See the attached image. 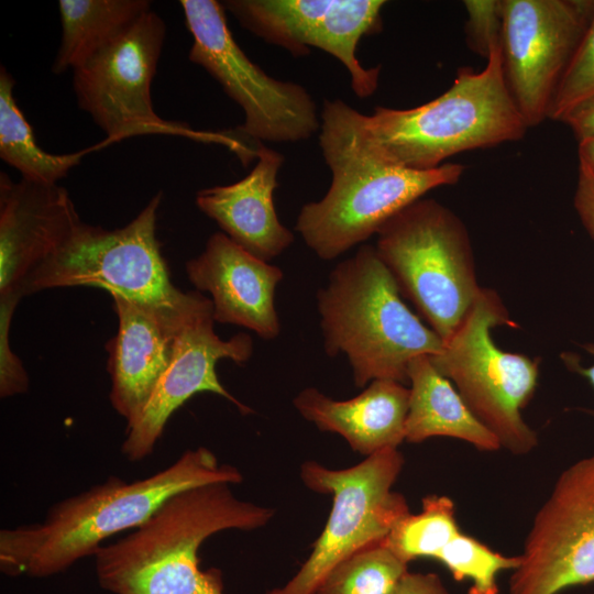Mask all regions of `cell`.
<instances>
[{
  "instance_id": "obj_1",
  "label": "cell",
  "mask_w": 594,
  "mask_h": 594,
  "mask_svg": "<svg viewBox=\"0 0 594 594\" xmlns=\"http://www.w3.org/2000/svg\"><path fill=\"white\" fill-rule=\"evenodd\" d=\"M241 471L206 447L134 481L109 476L55 503L43 520L0 531V570L9 576L47 578L95 556L111 536L145 522L175 494L210 483L240 484Z\"/></svg>"
},
{
  "instance_id": "obj_2",
  "label": "cell",
  "mask_w": 594,
  "mask_h": 594,
  "mask_svg": "<svg viewBox=\"0 0 594 594\" xmlns=\"http://www.w3.org/2000/svg\"><path fill=\"white\" fill-rule=\"evenodd\" d=\"M361 112L324 100L319 145L332 179L327 194L302 206L295 229L317 256L337 258L433 188L453 185L464 166L416 170L387 161L370 141Z\"/></svg>"
},
{
  "instance_id": "obj_3",
  "label": "cell",
  "mask_w": 594,
  "mask_h": 594,
  "mask_svg": "<svg viewBox=\"0 0 594 594\" xmlns=\"http://www.w3.org/2000/svg\"><path fill=\"white\" fill-rule=\"evenodd\" d=\"M274 515V508L237 497L228 483L187 488L97 550L98 583L112 594H223L222 572L200 568L199 548L220 531L263 528Z\"/></svg>"
},
{
  "instance_id": "obj_4",
  "label": "cell",
  "mask_w": 594,
  "mask_h": 594,
  "mask_svg": "<svg viewBox=\"0 0 594 594\" xmlns=\"http://www.w3.org/2000/svg\"><path fill=\"white\" fill-rule=\"evenodd\" d=\"M376 249L363 244L331 272L317 294L324 350L346 355L355 386L408 382L409 363L436 355L443 340L407 307Z\"/></svg>"
},
{
  "instance_id": "obj_5",
  "label": "cell",
  "mask_w": 594,
  "mask_h": 594,
  "mask_svg": "<svg viewBox=\"0 0 594 594\" xmlns=\"http://www.w3.org/2000/svg\"><path fill=\"white\" fill-rule=\"evenodd\" d=\"M376 150L399 166L430 170L459 153L520 140L528 128L506 86L499 42L481 72L460 67L451 87L410 109L363 117Z\"/></svg>"
},
{
  "instance_id": "obj_6",
  "label": "cell",
  "mask_w": 594,
  "mask_h": 594,
  "mask_svg": "<svg viewBox=\"0 0 594 594\" xmlns=\"http://www.w3.org/2000/svg\"><path fill=\"white\" fill-rule=\"evenodd\" d=\"M375 249L400 294L443 341L450 338L482 288L461 219L437 200L420 198L380 229Z\"/></svg>"
},
{
  "instance_id": "obj_7",
  "label": "cell",
  "mask_w": 594,
  "mask_h": 594,
  "mask_svg": "<svg viewBox=\"0 0 594 594\" xmlns=\"http://www.w3.org/2000/svg\"><path fill=\"white\" fill-rule=\"evenodd\" d=\"M502 324L515 326L496 292L482 287L461 324L430 360L501 447L525 455L538 446L521 410L537 387L539 366L538 361L495 344L492 330Z\"/></svg>"
},
{
  "instance_id": "obj_8",
  "label": "cell",
  "mask_w": 594,
  "mask_h": 594,
  "mask_svg": "<svg viewBox=\"0 0 594 594\" xmlns=\"http://www.w3.org/2000/svg\"><path fill=\"white\" fill-rule=\"evenodd\" d=\"M161 201L160 191L131 222L114 230L81 221L63 245L31 272L21 295L88 286L163 309L188 306L197 292L184 293L172 283L156 238Z\"/></svg>"
},
{
  "instance_id": "obj_9",
  "label": "cell",
  "mask_w": 594,
  "mask_h": 594,
  "mask_svg": "<svg viewBox=\"0 0 594 594\" xmlns=\"http://www.w3.org/2000/svg\"><path fill=\"white\" fill-rule=\"evenodd\" d=\"M404 466L397 449H385L348 469L333 470L316 461L300 466V479L315 493L332 495L327 524L298 572L266 594H311L339 563L382 543L409 508L395 491Z\"/></svg>"
},
{
  "instance_id": "obj_10",
  "label": "cell",
  "mask_w": 594,
  "mask_h": 594,
  "mask_svg": "<svg viewBox=\"0 0 594 594\" xmlns=\"http://www.w3.org/2000/svg\"><path fill=\"white\" fill-rule=\"evenodd\" d=\"M165 34V22L150 10L75 67L73 87L79 108L107 134V143L144 134H175L218 142L240 153L243 143L232 135L193 131L156 114L151 84Z\"/></svg>"
},
{
  "instance_id": "obj_11",
  "label": "cell",
  "mask_w": 594,
  "mask_h": 594,
  "mask_svg": "<svg viewBox=\"0 0 594 594\" xmlns=\"http://www.w3.org/2000/svg\"><path fill=\"white\" fill-rule=\"evenodd\" d=\"M194 42L189 61L205 68L244 111L239 131L268 142H298L320 129L317 106L299 84L277 80L235 42L224 8L215 0H182Z\"/></svg>"
},
{
  "instance_id": "obj_12",
  "label": "cell",
  "mask_w": 594,
  "mask_h": 594,
  "mask_svg": "<svg viewBox=\"0 0 594 594\" xmlns=\"http://www.w3.org/2000/svg\"><path fill=\"white\" fill-rule=\"evenodd\" d=\"M593 18L594 0H502L504 78L528 129L548 119Z\"/></svg>"
},
{
  "instance_id": "obj_13",
  "label": "cell",
  "mask_w": 594,
  "mask_h": 594,
  "mask_svg": "<svg viewBox=\"0 0 594 594\" xmlns=\"http://www.w3.org/2000/svg\"><path fill=\"white\" fill-rule=\"evenodd\" d=\"M594 582V453L569 465L538 509L508 594H558Z\"/></svg>"
},
{
  "instance_id": "obj_14",
  "label": "cell",
  "mask_w": 594,
  "mask_h": 594,
  "mask_svg": "<svg viewBox=\"0 0 594 594\" xmlns=\"http://www.w3.org/2000/svg\"><path fill=\"white\" fill-rule=\"evenodd\" d=\"M383 0H227L223 8L240 24L293 56L320 48L348 69L356 96L378 86L381 67L365 68L358 58L360 40L382 30Z\"/></svg>"
},
{
  "instance_id": "obj_15",
  "label": "cell",
  "mask_w": 594,
  "mask_h": 594,
  "mask_svg": "<svg viewBox=\"0 0 594 594\" xmlns=\"http://www.w3.org/2000/svg\"><path fill=\"white\" fill-rule=\"evenodd\" d=\"M213 323L212 301L206 298L180 324L167 369L140 414L127 424L121 452L129 461H141L151 455L170 416L198 393L219 395L237 406L241 414L252 413L223 387L216 366L223 359L239 364L249 361L253 340L245 332L222 340L216 334Z\"/></svg>"
},
{
  "instance_id": "obj_16",
  "label": "cell",
  "mask_w": 594,
  "mask_h": 594,
  "mask_svg": "<svg viewBox=\"0 0 594 594\" xmlns=\"http://www.w3.org/2000/svg\"><path fill=\"white\" fill-rule=\"evenodd\" d=\"M80 222L64 187L24 178L13 182L1 172L0 296L21 295L31 272L55 253Z\"/></svg>"
},
{
  "instance_id": "obj_17",
  "label": "cell",
  "mask_w": 594,
  "mask_h": 594,
  "mask_svg": "<svg viewBox=\"0 0 594 594\" xmlns=\"http://www.w3.org/2000/svg\"><path fill=\"white\" fill-rule=\"evenodd\" d=\"M111 296L118 331L106 345L111 380L109 398L114 410L129 424L140 414L167 369L180 324L207 297L197 293L188 306L172 310L117 294Z\"/></svg>"
},
{
  "instance_id": "obj_18",
  "label": "cell",
  "mask_w": 594,
  "mask_h": 594,
  "mask_svg": "<svg viewBox=\"0 0 594 594\" xmlns=\"http://www.w3.org/2000/svg\"><path fill=\"white\" fill-rule=\"evenodd\" d=\"M186 273L198 290L211 295L215 322L244 327L264 340L277 338L280 323L274 297L283 279L279 267L217 232L201 254L187 261Z\"/></svg>"
},
{
  "instance_id": "obj_19",
  "label": "cell",
  "mask_w": 594,
  "mask_h": 594,
  "mask_svg": "<svg viewBox=\"0 0 594 594\" xmlns=\"http://www.w3.org/2000/svg\"><path fill=\"white\" fill-rule=\"evenodd\" d=\"M256 158L253 169L239 182L199 190L196 205L235 244L268 262L293 243L294 234L278 220L273 201L284 157L257 142Z\"/></svg>"
},
{
  "instance_id": "obj_20",
  "label": "cell",
  "mask_w": 594,
  "mask_h": 594,
  "mask_svg": "<svg viewBox=\"0 0 594 594\" xmlns=\"http://www.w3.org/2000/svg\"><path fill=\"white\" fill-rule=\"evenodd\" d=\"M409 388L391 380H375L358 396L336 400L315 387L299 392L295 408L319 430L338 433L365 457L397 449L405 440Z\"/></svg>"
},
{
  "instance_id": "obj_21",
  "label": "cell",
  "mask_w": 594,
  "mask_h": 594,
  "mask_svg": "<svg viewBox=\"0 0 594 594\" xmlns=\"http://www.w3.org/2000/svg\"><path fill=\"white\" fill-rule=\"evenodd\" d=\"M409 406L405 440L419 443L450 437L481 451L502 449L496 436L470 410L452 383L433 366L429 355L415 358L408 366Z\"/></svg>"
},
{
  "instance_id": "obj_22",
  "label": "cell",
  "mask_w": 594,
  "mask_h": 594,
  "mask_svg": "<svg viewBox=\"0 0 594 594\" xmlns=\"http://www.w3.org/2000/svg\"><path fill=\"white\" fill-rule=\"evenodd\" d=\"M62 42L52 65L74 69L151 10L147 0H59Z\"/></svg>"
},
{
  "instance_id": "obj_23",
  "label": "cell",
  "mask_w": 594,
  "mask_h": 594,
  "mask_svg": "<svg viewBox=\"0 0 594 594\" xmlns=\"http://www.w3.org/2000/svg\"><path fill=\"white\" fill-rule=\"evenodd\" d=\"M15 81L4 66L0 67V156L18 169L22 178L55 185L78 165L88 151L69 154L45 152L35 140L32 127L18 107Z\"/></svg>"
},
{
  "instance_id": "obj_24",
  "label": "cell",
  "mask_w": 594,
  "mask_h": 594,
  "mask_svg": "<svg viewBox=\"0 0 594 594\" xmlns=\"http://www.w3.org/2000/svg\"><path fill=\"white\" fill-rule=\"evenodd\" d=\"M460 532L452 499L428 495L421 512L403 517L382 543L408 564L418 558L437 559Z\"/></svg>"
},
{
  "instance_id": "obj_25",
  "label": "cell",
  "mask_w": 594,
  "mask_h": 594,
  "mask_svg": "<svg viewBox=\"0 0 594 594\" xmlns=\"http://www.w3.org/2000/svg\"><path fill=\"white\" fill-rule=\"evenodd\" d=\"M407 572V563L377 543L339 563L311 594H393Z\"/></svg>"
},
{
  "instance_id": "obj_26",
  "label": "cell",
  "mask_w": 594,
  "mask_h": 594,
  "mask_svg": "<svg viewBox=\"0 0 594 594\" xmlns=\"http://www.w3.org/2000/svg\"><path fill=\"white\" fill-rule=\"evenodd\" d=\"M436 560L450 571L455 581L470 582L469 594H498V574L516 569L519 556H504L460 532Z\"/></svg>"
},
{
  "instance_id": "obj_27",
  "label": "cell",
  "mask_w": 594,
  "mask_h": 594,
  "mask_svg": "<svg viewBox=\"0 0 594 594\" xmlns=\"http://www.w3.org/2000/svg\"><path fill=\"white\" fill-rule=\"evenodd\" d=\"M594 96V18L585 31L556 90L548 119L562 121L576 106Z\"/></svg>"
},
{
  "instance_id": "obj_28",
  "label": "cell",
  "mask_w": 594,
  "mask_h": 594,
  "mask_svg": "<svg viewBox=\"0 0 594 594\" xmlns=\"http://www.w3.org/2000/svg\"><path fill=\"white\" fill-rule=\"evenodd\" d=\"M22 296L18 293L0 296V396L2 398L24 394L29 389V376L12 351L9 341L10 326L15 307Z\"/></svg>"
},
{
  "instance_id": "obj_29",
  "label": "cell",
  "mask_w": 594,
  "mask_h": 594,
  "mask_svg": "<svg viewBox=\"0 0 594 594\" xmlns=\"http://www.w3.org/2000/svg\"><path fill=\"white\" fill-rule=\"evenodd\" d=\"M469 19L465 25L469 47L485 59L501 40L502 0H466Z\"/></svg>"
},
{
  "instance_id": "obj_30",
  "label": "cell",
  "mask_w": 594,
  "mask_h": 594,
  "mask_svg": "<svg viewBox=\"0 0 594 594\" xmlns=\"http://www.w3.org/2000/svg\"><path fill=\"white\" fill-rule=\"evenodd\" d=\"M574 208L586 231L594 238V174L579 162Z\"/></svg>"
},
{
  "instance_id": "obj_31",
  "label": "cell",
  "mask_w": 594,
  "mask_h": 594,
  "mask_svg": "<svg viewBox=\"0 0 594 594\" xmlns=\"http://www.w3.org/2000/svg\"><path fill=\"white\" fill-rule=\"evenodd\" d=\"M393 594H450L435 573L407 572Z\"/></svg>"
},
{
  "instance_id": "obj_32",
  "label": "cell",
  "mask_w": 594,
  "mask_h": 594,
  "mask_svg": "<svg viewBox=\"0 0 594 594\" xmlns=\"http://www.w3.org/2000/svg\"><path fill=\"white\" fill-rule=\"evenodd\" d=\"M579 141L594 138V96L571 110L561 121Z\"/></svg>"
},
{
  "instance_id": "obj_33",
  "label": "cell",
  "mask_w": 594,
  "mask_h": 594,
  "mask_svg": "<svg viewBox=\"0 0 594 594\" xmlns=\"http://www.w3.org/2000/svg\"><path fill=\"white\" fill-rule=\"evenodd\" d=\"M579 162L586 165L594 174V138L578 142Z\"/></svg>"
},
{
  "instance_id": "obj_34",
  "label": "cell",
  "mask_w": 594,
  "mask_h": 594,
  "mask_svg": "<svg viewBox=\"0 0 594 594\" xmlns=\"http://www.w3.org/2000/svg\"><path fill=\"white\" fill-rule=\"evenodd\" d=\"M585 350L591 353L594 356V344L588 343L585 344ZM565 363L569 367H571L573 371L580 373L582 376L588 380V382L594 387V363L588 367H583L579 364L578 361L573 360L572 356H569L565 359Z\"/></svg>"
}]
</instances>
